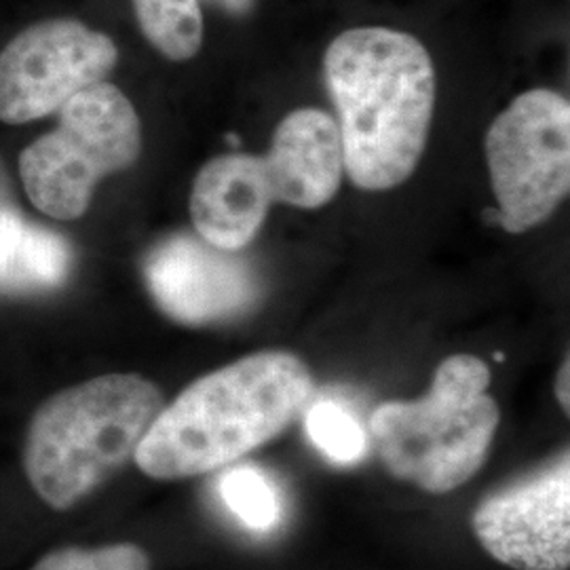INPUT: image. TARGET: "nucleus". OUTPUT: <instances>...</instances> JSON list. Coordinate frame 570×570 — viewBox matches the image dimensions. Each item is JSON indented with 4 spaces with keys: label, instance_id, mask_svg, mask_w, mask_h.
<instances>
[{
    "label": "nucleus",
    "instance_id": "f257e3e1",
    "mask_svg": "<svg viewBox=\"0 0 570 570\" xmlns=\"http://www.w3.org/2000/svg\"><path fill=\"white\" fill-rule=\"evenodd\" d=\"M324 79L348 180L370 193L406 183L423 159L435 108L425 45L385 26L351 28L330 42Z\"/></svg>",
    "mask_w": 570,
    "mask_h": 570
},
{
    "label": "nucleus",
    "instance_id": "f03ea898",
    "mask_svg": "<svg viewBox=\"0 0 570 570\" xmlns=\"http://www.w3.org/2000/svg\"><path fill=\"white\" fill-rule=\"evenodd\" d=\"M315 397L305 362L289 351H261L218 367L165 404L134 463L153 480L174 482L242 461L279 438Z\"/></svg>",
    "mask_w": 570,
    "mask_h": 570
},
{
    "label": "nucleus",
    "instance_id": "7ed1b4c3",
    "mask_svg": "<svg viewBox=\"0 0 570 570\" xmlns=\"http://www.w3.org/2000/svg\"><path fill=\"white\" fill-rule=\"evenodd\" d=\"M140 374H104L47 397L32 414L21 463L47 508L75 510L127 468L164 410Z\"/></svg>",
    "mask_w": 570,
    "mask_h": 570
},
{
    "label": "nucleus",
    "instance_id": "20e7f679",
    "mask_svg": "<svg viewBox=\"0 0 570 570\" xmlns=\"http://www.w3.org/2000/svg\"><path fill=\"white\" fill-rule=\"evenodd\" d=\"M490 383L487 362L459 353L438 366L423 397L376 407L370 442L389 475L429 494H449L471 482L489 459L501 421Z\"/></svg>",
    "mask_w": 570,
    "mask_h": 570
},
{
    "label": "nucleus",
    "instance_id": "39448f33",
    "mask_svg": "<svg viewBox=\"0 0 570 570\" xmlns=\"http://www.w3.org/2000/svg\"><path fill=\"white\" fill-rule=\"evenodd\" d=\"M142 122L112 82H96L63 104L56 129L20 155L21 186L45 216L70 223L85 216L104 178L140 159Z\"/></svg>",
    "mask_w": 570,
    "mask_h": 570
},
{
    "label": "nucleus",
    "instance_id": "423d86ee",
    "mask_svg": "<svg viewBox=\"0 0 570 570\" xmlns=\"http://www.w3.org/2000/svg\"><path fill=\"white\" fill-rule=\"evenodd\" d=\"M487 164L497 223L511 235L546 223L570 190V104L551 89L518 96L492 121Z\"/></svg>",
    "mask_w": 570,
    "mask_h": 570
},
{
    "label": "nucleus",
    "instance_id": "0eeeda50",
    "mask_svg": "<svg viewBox=\"0 0 570 570\" xmlns=\"http://www.w3.org/2000/svg\"><path fill=\"white\" fill-rule=\"evenodd\" d=\"M117 61L115 41L82 21L28 26L0 51V122L26 125L58 115L82 89L106 81Z\"/></svg>",
    "mask_w": 570,
    "mask_h": 570
},
{
    "label": "nucleus",
    "instance_id": "6e6552de",
    "mask_svg": "<svg viewBox=\"0 0 570 570\" xmlns=\"http://www.w3.org/2000/svg\"><path fill=\"white\" fill-rule=\"evenodd\" d=\"M471 529L482 550L508 569L569 570V450L490 492L473 511Z\"/></svg>",
    "mask_w": 570,
    "mask_h": 570
},
{
    "label": "nucleus",
    "instance_id": "1a4fd4ad",
    "mask_svg": "<svg viewBox=\"0 0 570 570\" xmlns=\"http://www.w3.org/2000/svg\"><path fill=\"white\" fill-rule=\"evenodd\" d=\"M178 230L144 256V284L155 305L183 326H212L237 320L263 298L258 271L239 256Z\"/></svg>",
    "mask_w": 570,
    "mask_h": 570
},
{
    "label": "nucleus",
    "instance_id": "9d476101",
    "mask_svg": "<svg viewBox=\"0 0 570 570\" xmlns=\"http://www.w3.org/2000/svg\"><path fill=\"white\" fill-rule=\"evenodd\" d=\"M273 204L317 209L343 183L345 155L338 122L322 108H298L277 125L263 157Z\"/></svg>",
    "mask_w": 570,
    "mask_h": 570
},
{
    "label": "nucleus",
    "instance_id": "9b49d317",
    "mask_svg": "<svg viewBox=\"0 0 570 570\" xmlns=\"http://www.w3.org/2000/svg\"><path fill=\"white\" fill-rule=\"evenodd\" d=\"M273 205L263 157L220 155L199 169L190 190L195 233L225 252H244Z\"/></svg>",
    "mask_w": 570,
    "mask_h": 570
},
{
    "label": "nucleus",
    "instance_id": "f8f14e48",
    "mask_svg": "<svg viewBox=\"0 0 570 570\" xmlns=\"http://www.w3.org/2000/svg\"><path fill=\"white\" fill-rule=\"evenodd\" d=\"M72 266L70 242L23 214L13 178L0 159V292L42 294L58 289L68 282Z\"/></svg>",
    "mask_w": 570,
    "mask_h": 570
},
{
    "label": "nucleus",
    "instance_id": "ddd939ff",
    "mask_svg": "<svg viewBox=\"0 0 570 570\" xmlns=\"http://www.w3.org/2000/svg\"><path fill=\"white\" fill-rule=\"evenodd\" d=\"M146 41L171 61L193 60L204 45L202 0H134Z\"/></svg>",
    "mask_w": 570,
    "mask_h": 570
},
{
    "label": "nucleus",
    "instance_id": "4468645a",
    "mask_svg": "<svg viewBox=\"0 0 570 570\" xmlns=\"http://www.w3.org/2000/svg\"><path fill=\"white\" fill-rule=\"evenodd\" d=\"M218 480V494L245 529L271 534L284 522V494L265 469L254 463H233Z\"/></svg>",
    "mask_w": 570,
    "mask_h": 570
},
{
    "label": "nucleus",
    "instance_id": "2eb2a0df",
    "mask_svg": "<svg viewBox=\"0 0 570 570\" xmlns=\"http://www.w3.org/2000/svg\"><path fill=\"white\" fill-rule=\"evenodd\" d=\"M303 419L311 446L332 465L351 468L366 459L370 435L345 404L313 397Z\"/></svg>",
    "mask_w": 570,
    "mask_h": 570
},
{
    "label": "nucleus",
    "instance_id": "dca6fc26",
    "mask_svg": "<svg viewBox=\"0 0 570 570\" xmlns=\"http://www.w3.org/2000/svg\"><path fill=\"white\" fill-rule=\"evenodd\" d=\"M30 570H153V564L140 546L110 543L49 551Z\"/></svg>",
    "mask_w": 570,
    "mask_h": 570
},
{
    "label": "nucleus",
    "instance_id": "f3484780",
    "mask_svg": "<svg viewBox=\"0 0 570 570\" xmlns=\"http://www.w3.org/2000/svg\"><path fill=\"white\" fill-rule=\"evenodd\" d=\"M230 18H245L256 9L258 0H204Z\"/></svg>",
    "mask_w": 570,
    "mask_h": 570
},
{
    "label": "nucleus",
    "instance_id": "a211bd4d",
    "mask_svg": "<svg viewBox=\"0 0 570 570\" xmlns=\"http://www.w3.org/2000/svg\"><path fill=\"white\" fill-rule=\"evenodd\" d=\"M553 391H556V400H558V404L562 406V410L569 414L570 412V364L569 357L564 360V364L560 366L558 370V376H556V385H553Z\"/></svg>",
    "mask_w": 570,
    "mask_h": 570
}]
</instances>
